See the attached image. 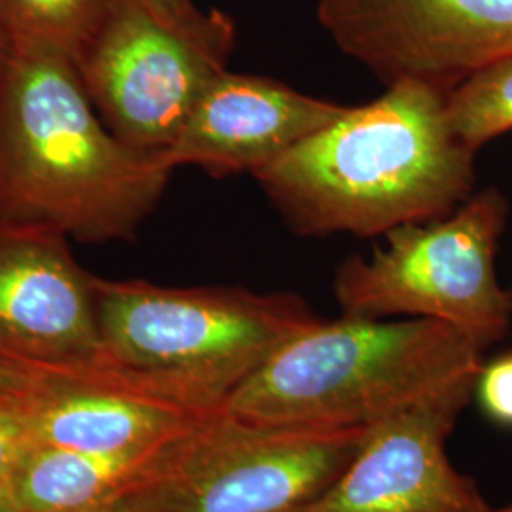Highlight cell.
Masks as SVG:
<instances>
[{"label": "cell", "mask_w": 512, "mask_h": 512, "mask_svg": "<svg viewBox=\"0 0 512 512\" xmlns=\"http://www.w3.org/2000/svg\"><path fill=\"white\" fill-rule=\"evenodd\" d=\"M10 50H12V40H10V35L6 31L2 19H0V61L10 54Z\"/></svg>", "instance_id": "cell-21"}, {"label": "cell", "mask_w": 512, "mask_h": 512, "mask_svg": "<svg viewBox=\"0 0 512 512\" xmlns=\"http://www.w3.org/2000/svg\"><path fill=\"white\" fill-rule=\"evenodd\" d=\"M482 512H512V505H507V507H501V509H492V507H488L486 511Z\"/></svg>", "instance_id": "cell-22"}, {"label": "cell", "mask_w": 512, "mask_h": 512, "mask_svg": "<svg viewBox=\"0 0 512 512\" xmlns=\"http://www.w3.org/2000/svg\"><path fill=\"white\" fill-rule=\"evenodd\" d=\"M435 86L399 80L253 173L298 236L374 238L450 217L473 196V148Z\"/></svg>", "instance_id": "cell-1"}, {"label": "cell", "mask_w": 512, "mask_h": 512, "mask_svg": "<svg viewBox=\"0 0 512 512\" xmlns=\"http://www.w3.org/2000/svg\"><path fill=\"white\" fill-rule=\"evenodd\" d=\"M95 275L61 232L0 219V357L92 370L99 357Z\"/></svg>", "instance_id": "cell-9"}, {"label": "cell", "mask_w": 512, "mask_h": 512, "mask_svg": "<svg viewBox=\"0 0 512 512\" xmlns=\"http://www.w3.org/2000/svg\"><path fill=\"white\" fill-rule=\"evenodd\" d=\"M482 365V349L446 323L342 315L283 344L222 410L283 427H378L475 389Z\"/></svg>", "instance_id": "cell-4"}, {"label": "cell", "mask_w": 512, "mask_h": 512, "mask_svg": "<svg viewBox=\"0 0 512 512\" xmlns=\"http://www.w3.org/2000/svg\"><path fill=\"white\" fill-rule=\"evenodd\" d=\"M509 219L497 188H484L446 219L404 224L370 260L349 256L334 277L342 315L433 319L476 348L501 342L512 325V291L495 274V253Z\"/></svg>", "instance_id": "cell-6"}, {"label": "cell", "mask_w": 512, "mask_h": 512, "mask_svg": "<svg viewBox=\"0 0 512 512\" xmlns=\"http://www.w3.org/2000/svg\"><path fill=\"white\" fill-rule=\"evenodd\" d=\"M473 401L492 423L512 429V351L482 365Z\"/></svg>", "instance_id": "cell-17"}, {"label": "cell", "mask_w": 512, "mask_h": 512, "mask_svg": "<svg viewBox=\"0 0 512 512\" xmlns=\"http://www.w3.org/2000/svg\"><path fill=\"white\" fill-rule=\"evenodd\" d=\"M446 116L459 141L475 152L512 131V55L461 80L446 97Z\"/></svg>", "instance_id": "cell-15"}, {"label": "cell", "mask_w": 512, "mask_h": 512, "mask_svg": "<svg viewBox=\"0 0 512 512\" xmlns=\"http://www.w3.org/2000/svg\"><path fill=\"white\" fill-rule=\"evenodd\" d=\"M169 29L228 63L236 31L232 19L217 10L202 12L192 0H135Z\"/></svg>", "instance_id": "cell-16"}, {"label": "cell", "mask_w": 512, "mask_h": 512, "mask_svg": "<svg viewBox=\"0 0 512 512\" xmlns=\"http://www.w3.org/2000/svg\"><path fill=\"white\" fill-rule=\"evenodd\" d=\"M116 0H0V19L12 44L54 50L80 59L109 18Z\"/></svg>", "instance_id": "cell-14"}, {"label": "cell", "mask_w": 512, "mask_h": 512, "mask_svg": "<svg viewBox=\"0 0 512 512\" xmlns=\"http://www.w3.org/2000/svg\"><path fill=\"white\" fill-rule=\"evenodd\" d=\"M475 389L420 404L372 427L348 467L293 512H482L471 476L459 473L446 444Z\"/></svg>", "instance_id": "cell-10"}, {"label": "cell", "mask_w": 512, "mask_h": 512, "mask_svg": "<svg viewBox=\"0 0 512 512\" xmlns=\"http://www.w3.org/2000/svg\"><path fill=\"white\" fill-rule=\"evenodd\" d=\"M346 110L272 78L224 69L205 88L165 158L175 169L196 165L211 177L253 175Z\"/></svg>", "instance_id": "cell-11"}, {"label": "cell", "mask_w": 512, "mask_h": 512, "mask_svg": "<svg viewBox=\"0 0 512 512\" xmlns=\"http://www.w3.org/2000/svg\"><path fill=\"white\" fill-rule=\"evenodd\" d=\"M340 52L385 84L416 80L450 93L512 55V0H315Z\"/></svg>", "instance_id": "cell-8"}, {"label": "cell", "mask_w": 512, "mask_h": 512, "mask_svg": "<svg viewBox=\"0 0 512 512\" xmlns=\"http://www.w3.org/2000/svg\"><path fill=\"white\" fill-rule=\"evenodd\" d=\"M76 69L95 109L124 143L165 154L228 63L169 29L135 0H116Z\"/></svg>", "instance_id": "cell-7"}, {"label": "cell", "mask_w": 512, "mask_h": 512, "mask_svg": "<svg viewBox=\"0 0 512 512\" xmlns=\"http://www.w3.org/2000/svg\"><path fill=\"white\" fill-rule=\"evenodd\" d=\"M71 512H116L112 507H101V509H88V511H71Z\"/></svg>", "instance_id": "cell-23"}, {"label": "cell", "mask_w": 512, "mask_h": 512, "mask_svg": "<svg viewBox=\"0 0 512 512\" xmlns=\"http://www.w3.org/2000/svg\"><path fill=\"white\" fill-rule=\"evenodd\" d=\"M35 448L18 408L0 410V480L10 482L21 461Z\"/></svg>", "instance_id": "cell-18"}, {"label": "cell", "mask_w": 512, "mask_h": 512, "mask_svg": "<svg viewBox=\"0 0 512 512\" xmlns=\"http://www.w3.org/2000/svg\"><path fill=\"white\" fill-rule=\"evenodd\" d=\"M0 512H25L10 482H2V480H0Z\"/></svg>", "instance_id": "cell-20"}, {"label": "cell", "mask_w": 512, "mask_h": 512, "mask_svg": "<svg viewBox=\"0 0 512 512\" xmlns=\"http://www.w3.org/2000/svg\"><path fill=\"white\" fill-rule=\"evenodd\" d=\"M372 427L311 429L203 416L167 442L116 512H293L357 456Z\"/></svg>", "instance_id": "cell-5"}, {"label": "cell", "mask_w": 512, "mask_h": 512, "mask_svg": "<svg viewBox=\"0 0 512 512\" xmlns=\"http://www.w3.org/2000/svg\"><path fill=\"white\" fill-rule=\"evenodd\" d=\"M173 171L107 126L69 57L12 44L0 61V219L82 243L131 239Z\"/></svg>", "instance_id": "cell-2"}, {"label": "cell", "mask_w": 512, "mask_h": 512, "mask_svg": "<svg viewBox=\"0 0 512 512\" xmlns=\"http://www.w3.org/2000/svg\"><path fill=\"white\" fill-rule=\"evenodd\" d=\"M35 446L90 454H148L183 435L194 416L82 370L42 368L19 399Z\"/></svg>", "instance_id": "cell-12"}, {"label": "cell", "mask_w": 512, "mask_h": 512, "mask_svg": "<svg viewBox=\"0 0 512 512\" xmlns=\"http://www.w3.org/2000/svg\"><path fill=\"white\" fill-rule=\"evenodd\" d=\"M160 450L148 454H90L35 446L21 461L10 486L25 512L112 507L147 473Z\"/></svg>", "instance_id": "cell-13"}, {"label": "cell", "mask_w": 512, "mask_h": 512, "mask_svg": "<svg viewBox=\"0 0 512 512\" xmlns=\"http://www.w3.org/2000/svg\"><path fill=\"white\" fill-rule=\"evenodd\" d=\"M40 366L21 365L0 357V387L27 389L40 374Z\"/></svg>", "instance_id": "cell-19"}, {"label": "cell", "mask_w": 512, "mask_h": 512, "mask_svg": "<svg viewBox=\"0 0 512 512\" xmlns=\"http://www.w3.org/2000/svg\"><path fill=\"white\" fill-rule=\"evenodd\" d=\"M93 374L194 416L222 410L277 349L323 321L298 294L95 277Z\"/></svg>", "instance_id": "cell-3"}]
</instances>
